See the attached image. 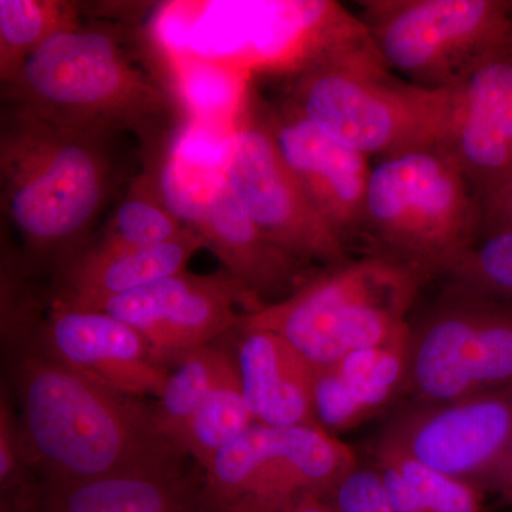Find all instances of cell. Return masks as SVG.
Listing matches in <instances>:
<instances>
[{
  "label": "cell",
  "instance_id": "17",
  "mask_svg": "<svg viewBox=\"0 0 512 512\" xmlns=\"http://www.w3.org/2000/svg\"><path fill=\"white\" fill-rule=\"evenodd\" d=\"M409 360L410 325L383 345L355 350L316 369V424L338 437L382 413L407 393Z\"/></svg>",
  "mask_w": 512,
  "mask_h": 512
},
{
  "label": "cell",
  "instance_id": "31",
  "mask_svg": "<svg viewBox=\"0 0 512 512\" xmlns=\"http://www.w3.org/2000/svg\"><path fill=\"white\" fill-rule=\"evenodd\" d=\"M508 46L512 47V32H511L510 40H508Z\"/></svg>",
  "mask_w": 512,
  "mask_h": 512
},
{
  "label": "cell",
  "instance_id": "12",
  "mask_svg": "<svg viewBox=\"0 0 512 512\" xmlns=\"http://www.w3.org/2000/svg\"><path fill=\"white\" fill-rule=\"evenodd\" d=\"M379 440L431 470L490 488L512 446V384L448 402H413Z\"/></svg>",
  "mask_w": 512,
  "mask_h": 512
},
{
  "label": "cell",
  "instance_id": "30",
  "mask_svg": "<svg viewBox=\"0 0 512 512\" xmlns=\"http://www.w3.org/2000/svg\"><path fill=\"white\" fill-rule=\"evenodd\" d=\"M281 512H335L328 498L323 495H308L295 501Z\"/></svg>",
  "mask_w": 512,
  "mask_h": 512
},
{
  "label": "cell",
  "instance_id": "26",
  "mask_svg": "<svg viewBox=\"0 0 512 512\" xmlns=\"http://www.w3.org/2000/svg\"><path fill=\"white\" fill-rule=\"evenodd\" d=\"M443 278L491 298L512 302V231L478 239Z\"/></svg>",
  "mask_w": 512,
  "mask_h": 512
},
{
  "label": "cell",
  "instance_id": "21",
  "mask_svg": "<svg viewBox=\"0 0 512 512\" xmlns=\"http://www.w3.org/2000/svg\"><path fill=\"white\" fill-rule=\"evenodd\" d=\"M372 456L394 512H485L476 484L431 470L379 439Z\"/></svg>",
  "mask_w": 512,
  "mask_h": 512
},
{
  "label": "cell",
  "instance_id": "6",
  "mask_svg": "<svg viewBox=\"0 0 512 512\" xmlns=\"http://www.w3.org/2000/svg\"><path fill=\"white\" fill-rule=\"evenodd\" d=\"M481 234V202L444 147L382 158L372 167L360 235L372 255L444 276Z\"/></svg>",
  "mask_w": 512,
  "mask_h": 512
},
{
  "label": "cell",
  "instance_id": "29",
  "mask_svg": "<svg viewBox=\"0 0 512 512\" xmlns=\"http://www.w3.org/2000/svg\"><path fill=\"white\" fill-rule=\"evenodd\" d=\"M490 488L505 505L512 508V446L503 466L491 481Z\"/></svg>",
  "mask_w": 512,
  "mask_h": 512
},
{
  "label": "cell",
  "instance_id": "24",
  "mask_svg": "<svg viewBox=\"0 0 512 512\" xmlns=\"http://www.w3.org/2000/svg\"><path fill=\"white\" fill-rule=\"evenodd\" d=\"M221 342L190 350L171 363L163 392L153 404L158 426L180 446L181 434L208 396L228 353Z\"/></svg>",
  "mask_w": 512,
  "mask_h": 512
},
{
  "label": "cell",
  "instance_id": "9",
  "mask_svg": "<svg viewBox=\"0 0 512 512\" xmlns=\"http://www.w3.org/2000/svg\"><path fill=\"white\" fill-rule=\"evenodd\" d=\"M359 461L319 426L255 423L202 471L205 500L212 512H281L308 495L328 497Z\"/></svg>",
  "mask_w": 512,
  "mask_h": 512
},
{
  "label": "cell",
  "instance_id": "8",
  "mask_svg": "<svg viewBox=\"0 0 512 512\" xmlns=\"http://www.w3.org/2000/svg\"><path fill=\"white\" fill-rule=\"evenodd\" d=\"M512 384V302L457 282L410 320L407 393L439 403Z\"/></svg>",
  "mask_w": 512,
  "mask_h": 512
},
{
  "label": "cell",
  "instance_id": "16",
  "mask_svg": "<svg viewBox=\"0 0 512 512\" xmlns=\"http://www.w3.org/2000/svg\"><path fill=\"white\" fill-rule=\"evenodd\" d=\"M444 148L480 200L512 177V57L507 46L457 84Z\"/></svg>",
  "mask_w": 512,
  "mask_h": 512
},
{
  "label": "cell",
  "instance_id": "7",
  "mask_svg": "<svg viewBox=\"0 0 512 512\" xmlns=\"http://www.w3.org/2000/svg\"><path fill=\"white\" fill-rule=\"evenodd\" d=\"M360 9V28L384 66L424 89L457 86L512 32L503 0H363Z\"/></svg>",
  "mask_w": 512,
  "mask_h": 512
},
{
  "label": "cell",
  "instance_id": "28",
  "mask_svg": "<svg viewBox=\"0 0 512 512\" xmlns=\"http://www.w3.org/2000/svg\"><path fill=\"white\" fill-rule=\"evenodd\" d=\"M481 237L512 231V177L481 197Z\"/></svg>",
  "mask_w": 512,
  "mask_h": 512
},
{
  "label": "cell",
  "instance_id": "23",
  "mask_svg": "<svg viewBox=\"0 0 512 512\" xmlns=\"http://www.w3.org/2000/svg\"><path fill=\"white\" fill-rule=\"evenodd\" d=\"M187 225L165 201L156 165L131 183L97 245L104 248H148L173 241Z\"/></svg>",
  "mask_w": 512,
  "mask_h": 512
},
{
  "label": "cell",
  "instance_id": "18",
  "mask_svg": "<svg viewBox=\"0 0 512 512\" xmlns=\"http://www.w3.org/2000/svg\"><path fill=\"white\" fill-rule=\"evenodd\" d=\"M201 468L40 483L9 512H212Z\"/></svg>",
  "mask_w": 512,
  "mask_h": 512
},
{
  "label": "cell",
  "instance_id": "25",
  "mask_svg": "<svg viewBox=\"0 0 512 512\" xmlns=\"http://www.w3.org/2000/svg\"><path fill=\"white\" fill-rule=\"evenodd\" d=\"M79 22L76 9L50 0H0V82L8 86L26 59L56 33Z\"/></svg>",
  "mask_w": 512,
  "mask_h": 512
},
{
  "label": "cell",
  "instance_id": "20",
  "mask_svg": "<svg viewBox=\"0 0 512 512\" xmlns=\"http://www.w3.org/2000/svg\"><path fill=\"white\" fill-rule=\"evenodd\" d=\"M204 242L191 229L165 244L116 249L94 244L56 268L53 298L90 305L187 271Z\"/></svg>",
  "mask_w": 512,
  "mask_h": 512
},
{
  "label": "cell",
  "instance_id": "14",
  "mask_svg": "<svg viewBox=\"0 0 512 512\" xmlns=\"http://www.w3.org/2000/svg\"><path fill=\"white\" fill-rule=\"evenodd\" d=\"M26 333L47 355L93 382L144 399L160 396L171 367L133 326L99 309L53 298L42 319L28 306L9 335Z\"/></svg>",
  "mask_w": 512,
  "mask_h": 512
},
{
  "label": "cell",
  "instance_id": "5",
  "mask_svg": "<svg viewBox=\"0 0 512 512\" xmlns=\"http://www.w3.org/2000/svg\"><path fill=\"white\" fill-rule=\"evenodd\" d=\"M429 281L410 266L367 254L315 271L296 291L248 313L244 325L282 336L313 369L389 342L410 325Z\"/></svg>",
  "mask_w": 512,
  "mask_h": 512
},
{
  "label": "cell",
  "instance_id": "4",
  "mask_svg": "<svg viewBox=\"0 0 512 512\" xmlns=\"http://www.w3.org/2000/svg\"><path fill=\"white\" fill-rule=\"evenodd\" d=\"M282 100L342 146L382 160L446 146L456 86L424 89L392 76L372 45H340L309 57Z\"/></svg>",
  "mask_w": 512,
  "mask_h": 512
},
{
  "label": "cell",
  "instance_id": "19",
  "mask_svg": "<svg viewBox=\"0 0 512 512\" xmlns=\"http://www.w3.org/2000/svg\"><path fill=\"white\" fill-rule=\"evenodd\" d=\"M239 375L255 423L318 426L313 410L315 369L282 336L242 322L237 330Z\"/></svg>",
  "mask_w": 512,
  "mask_h": 512
},
{
  "label": "cell",
  "instance_id": "32",
  "mask_svg": "<svg viewBox=\"0 0 512 512\" xmlns=\"http://www.w3.org/2000/svg\"><path fill=\"white\" fill-rule=\"evenodd\" d=\"M511 9H512V2H511Z\"/></svg>",
  "mask_w": 512,
  "mask_h": 512
},
{
  "label": "cell",
  "instance_id": "15",
  "mask_svg": "<svg viewBox=\"0 0 512 512\" xmlns=\"http://www.w3.org/2000/svg\"><path fill=\"white\" fill-rule=\"evenodd\" d=\"M256 114L316 210L349 244L365 220L370 158L330 138L285 100Z\"/></svg>",
  "mask_w": 512,
  "mask_h": 512
},
{
  "label": "cell",
  "instance_id": "10",
  "mask_svg": "<svg viewBox=\"0 0 512 512\" xmlns=\"http://www.w3.org/2000/svg\"><path fill=\"white\" fill-rule=\"evenodd\" d=\"M158 171L165 201L235 279L262 303L291 295L313 274L306 262L274 244L249 218L220 168L164 161Z\"/></svg>",
  "mask_w": 512,
  "mask_h": 512
},
{
  "label": "cell",
  "instance_id": "22",
  "mask_svg": "<svg viewBox=\"0 0 512 512\" xmlns=\"http://www.w3.org/2000/svg\"><path fill=\"white\" fill-rule=\"evenodd\" d=\"M255 424L245 402L237 353L228 350L214 386L181 434L180 447L201 471Z\"/></svg>",
  "mask_w": 512,
  "mask_h": 512
},
{
  "label": "cell",
  "instance_id": "11",
  "mask_svg": "<svg viewBox=\"0 0 512 512\" xmlns=\"http://www.w3.org/2000/svg\"><path fill=\"white\" fill-rule=\"evenodd\" d=\"M217 167L249 218L278 247L323 268L349 261L348 242L316 210L258 114L235 127Z\"/></svg>",
  "mask_w": 512,
  "mask_h": 512
},
{
  "label": "cell",
  "instance_id": "27",
  "mask_svg": "<svg viewBox=\"0 0 512 512\" xmlns=\"http://www.w3.org/2000/svg\"><path fill=\"white\" fill-rule=\"evenodd\" d=\"M335 512H394L375 464L357 463L328 494Z\"/></svg>",
  "mask_w": 512,
  "mask_h": 512
},
{
  "label": "cell",
  "instance_id": "3",
  "mask_svg": "<svg viewBox=\"0 0 512 512\" xmlns=\"http://www.w3.org/2000/svg\"><path fill=\"white\" fill-rule=\"evenodd\" d=\"M120 30L73 23L47 37L3 86L6 103L70 126L134 131L150 147L178 114L177 100L140 69Z\"/></svg>",
  "mask_w": 512,
  "mask_h": 512
},
{
  "label": "cell",
  "instance_id": "1",
  "mask_svg": "<svg viewBox=\"0 0 512 512\" xmlns=\"http://www.w3.org/2000/svg\"><path fill=\"white\" fill-rule=\"evenodd\" d=\"M9 386L30 470L73 483L192 467L158 426L153 404L107 389L57 362L30 338H8Z\"/></svg>",
  "mask_w": 512,
  "mask_h": 512
},
{
  "label": "cell",
  "instance_id": "13",
  "mask_svg": "<svg viewBox=\"0 0 512 512\" xmlns=\"http://www.w3.org/2000/svg\"><path fill=\"white\" fill-rule=\"evenodd\" d=\"M259 301L229 272L168 276L137 291L101 299L86 308L123 320L146 338L158 359L171 367L178 356L234 335Z\"/></svg>",
  "mask_w": 512,
  "mask_h": 512
},
{
  "label": "cell",
  "instance_id": "2",
  "mask_svg": "<svg viewBox=\"0 0 512 512\" xmlns=\"http://www.w3.org/2000/svg\"><path fill=\"white\" fill-rule=\"evenodd\" d=\"M114 136L3 107L2 211L37 266L55 271L89 247L114 188Z\"/></svg>",
  "mask_w": 512,
  "mask_h": 512
}]
</instances>
